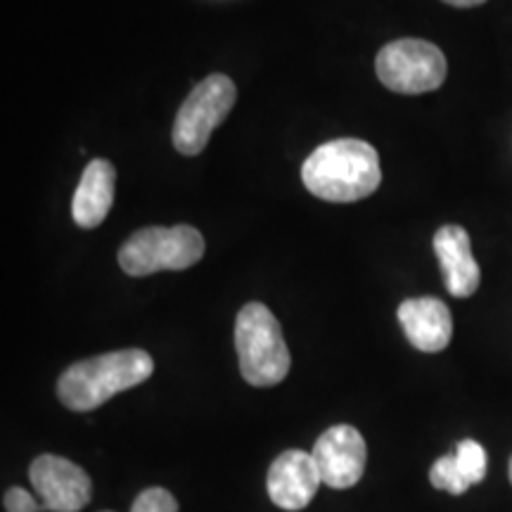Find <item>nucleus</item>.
Returning <instances> with one entry per match:
<instances>
[{
  "label": "nucleus",
  "mask_w": 512,
  "mask_h": 512,
  "mask_svg": "<svg viewBox=\"0 0 512 512\" xmlns=\"http://www.w3.org/2000/svg\"><path fill=\"white\" fill-rule=\"evenodd\" d=\"M302 181L311 195L325 202L366 200L382 183L380 157L366 140H330L306 157Z\"/></svg>",
  "instance_id": "nucleus-1"
},
{
  "label": "nucleus",
  "mask_w": 512,
  "mask_h": 512,
  "mask_svg": "<svg viewBox=\"0 0 512 512\" xmlns=\"http://www.w3.org/2000/svg\"><path fill=\"white\" fill-rule=\"evenodd\" d=\"M155 373V361L143 349H121L74 363L57 382V396L69 411L88 413Z\"/></svg>",
  "instance_id": "nucleus-2"
},
{
  "label": "nucleus",
  "mask_w": 512,
  "mask_h": 512,
  "mask_svg": "<svg viewBox=\"0 0 512 512\" xmlns=\"http://www.w3.org/2000/svg\"><path fill=\"white\" fill-rule=\"evenodd\" d=\"M235 349L240 373L252 387H273L290 373L292 358L283 328L266 304L252 302L242 306L235 318Z\"/></svg>",
  "instance_id": "nucleus-3"
},
{
  "label": "nucleus",
  "mask_w": 512,
  "mask_h": 512,
  "mask_svg": "<svg viewBox=\"0 0 512 512\" xmlns=\"http://www.w3.org/2000/svg\"><path fill=\"white\" fill-rule=\"evenodd\" d=\"M204 256V238L192 226H150L138 230L119 249L121 271L143 278L157 271H183Z\"/></svg>",
  "instance_id": "nucleus-4"
},
{
  "label": "nucleus",
  "mask_w": 512,
  "mask_h": 512,
  "mask_svg": "<svg viewBox=\"0 0 512 512\" xmlns=\"http://www.w3.org/2000/svg\"><path fill=\"white\" fill-rule=\"evenodd\" d=\"M375 72L382 86L401 95L432 93L446 81L448 64L441 50L422 38H401L387 43L375 57Z\"/></svg>",
  "instance_id": "nucleus-5"
},
{
  "label": "nucleus",
  "mask_w": 512,
  "mask_h": 512,
  "mask_svg": "<svg viewBox=\"0 0 512 512\" xmlns=\"http://www.w3.org/2000/svg\"><path fill=\"white\" fill-rule=\"evenodd\" d=\"M238 100V88L226 74H211L197 83L174 121V147L185 157L204 152L209 136L223 124Z\"/></svg>",
  "instance_id": "nucleus-6"
},
{
  "label": "nucleus",
  "mask_w": 512,
  "mask_h": 512,
  "mask_svg": "<svg viewBox=\"0 0 512 512\" xmlns=\"http://www.w3.org/2000/svg\"><path fill=\"white\" fill-rule=\"evenodd\" d=\"M29 479L38 501L50 512H79L91 503V477L67 458L38 456L29 467Z\"/></svg>",
  "instance_id": "nucleus-7"
},
{
  "label": "nucleus",
  "mask_w": 512,
  "mask_h": 512,
  "mask_svg": "<svg viewBox=\"0 0 512 512\" xmlns=\"http://www.w3.org/2000/svg\"><path fill=\"white\" fill-rule=\"evenodd\" d=\"M311 456L316 460L323 484L342 491L361 482L366 472L368 446L356 427L335 425L320 434Z\"/></svg>",
  "instance_id": "nucleus-8"
},
{
  "label": "nucleus",
  "mask_w": 512,
  "mask_h": 512,
  "mask_svg": "<svg viewBox=\"0 0 512 512\" xmlns=\"http://www.w3.org/2000/svg\"><path fill=\"white\" fill-rule=\"evenodd\" d=\"M320 484H323V477H320L316 460H313L311 453L299 451V448L280 453L271 463L266 477L271 501L280 510L290 512L304 510L313 501V496L318 494Z\"/></svg>",
  "instance_id": "nucleus-9"
},
{
  "label": "nucleus",
  "mask_w": 512,
  "mask_h": 512,
  "mask_svg": "<svg viewBox=\"0 0 512 512\" xmlns=\"http://www.w3.org/2000/svg\"><path fill=\"white\" fill-rule=\"evenodd\" d=\"M408 342L425 354H439L451 344L453 318L448 306L437 297L406 299L396 311Z\"/></svg>",
  "instance_id": "nucleus-10"
},
{
  "label": "nucleus",
  "mask_w": 512,
  "mask_h": 512,
  "mask_svg": "<svg viewBox=\"0 0 512 512\" xmlns=\"http://www.w3.org/2000/svg\"><path fill=\"white\" fill-rule=\"evenodd\" d=\"M434 252L444 273V285L453 297L465 299L477 292L482 271L472 256L470 235L460 226H444L434 235Z\"/></svg>",
  "instance_id": "nucleus-11"
},
{
  "label": "nucleus",
  "mask_w": 512,
  "mask_h": 512,
  "mask_svg": "<svg viewBox=\"0 0 512 512\" xmlns=\"http://www.w3.org/2000/svg\"><path fill=\"white\" fill-rule=\"evenodd\" d=\"M117 188V169L107 159H93L83 169L79 188L72 200L74 223L81 228H98L110 214Z\"/></svg>",
  "instance_id": "nucleus-12"
},
{
  "label": "nucleus",
  "mask_w": 512,
  "mask_h": 512,
  "mask_svg": "<svg viewBox=\"0 0 512 512\" xmlns=\"http://www.w3.org/2000/svg\"><path fill=\"white\" fill-rule=\"evenodd\" d=\"M453 456H456V465L467 484L475 486L479 482H484L486 467H489V458H486L484 446L479 444V441H475V439L458 441Z\"/></svg>",
  "instance_id": "nucleus-13"
},
{
  "label": "nucleus",
  "mask_w": 512,
  "mask_h": 512,
  "mask_svg": "<svg viewBox=\"0 0 512 512\" xmlns=\"http://www.w3.org/2000/svg\"><path fill=\"white\" fill-rule=\"evenodd\" d=\"M430 482L434 489L448 491V494H453V496L465 494V491L470 489V484H467L463 475H460V470L456 465V456H453V453H446V456H441L437 463L432 465Z\"/></svg>",
  "instance_id": "nucleus-14"
},
{
  "label": "nucleus",
  "mask_w": 512,
  "mask_h": 512,
  "mask_svg": "<svg viewBox=\"0 0 512 512\" xmlns=\"http://www.w3.org/2000/svg\"><path fill=\"white\" fill-rule=\"evenodd\" d=\"M131 512H178L176 498L162 486L145 489L131 505Z\"/></svg>",
  "instance_id": "nucleus-15"
},
{
  "label": "nucleus",
  "mask_w": 512,
  "mask_h": 512,
  "mask_svg": "<svg viewBox=\"0 0 512 512\" xmlns=\"http://www.w3.org/2000/svg\"><path fill=\"white\" fill-rule=\"evenodd\" d=\"M3 505L8 512H41L43 508L38 496H31L22 486H12V489L5 491Z\"/></svg>",
  "instance_id": "nucleus-16"
},
{
  "label": "nucleus",
  "mask_w": 512,
  "mask_h": 512,
  "mask_svg": "<svg viewBox=\"0 0 512 512\" xmlns=\"http://www.w3.org/2000/svg\"><path fill=\"white\" fill-rule=\"evenodd\" d=\"M446 5H453V8H477V5L486 3V0H444Z\"/></svg>",
  "instance_id": "nucleus-17"
},
{
  "label": "nucleus",
  "mask_w": 512,
  "mask_h": 512,
  "mask_svg": "<svg viewBox=\"0 0 512 512\" xmlns=\"http://www.w3.org/2000/svg\"><path fill=\"white\" fill-rule=\"evenodd\" d=\"M510 484H512V456H510Z\"/></svg>",
  "instance_id": "nucleus-18"
},
{
  "label": "nucleus",
  "mask_w": 512,
  "mask_h": 512,
  "mask_svg": "<svg viewBox=\"0 0 512 512\" xmlns=\"http://www.w3.org/2000/svg\"><path fill=\"white\" fill-rule=\"evenodd\" d=\"M105 512H110V510H105Z\"/></svg>",
  "instance_id": "nucleus-19"
}]
</instances>
